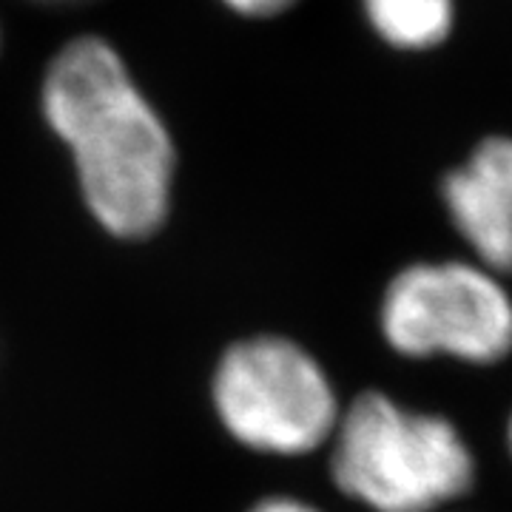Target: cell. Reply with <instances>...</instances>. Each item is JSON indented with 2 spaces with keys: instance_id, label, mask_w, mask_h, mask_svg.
<instances>
[{
  "instance_id": "cell-1",
  "label": "cell",
  "mask_w": 512,
  "mask_h": 512,
  "mask_svg": "<svg viewBox=\"0 0 512 512\" xmlns=\"http://www.w3.org/2000/svg\"><path fill=\"white\" fill-rule=\"evenodd\" d=\"M37 97L97 225L117 239L157 234L171 211L177 146L120 49L100 35L66 40Z\"/></svg>"
},
{
  "instance_id": "cell-7",
  "label": "cell",
  "mask_w": 512,
  "mask_h": 512,
  "mask_svg": "<svg viewBox=\"0 0 512 512\" xmlns=\"http://www.w3.org/2000/svg\"><path fill=\"white\" fill-rule=\"evenodd\" d=\"M228 12L245 20H268L285 15L299 0H220Z\"/></svg>"
},
{
  "instance_id": "cell-11",
  "label": "cell",
  "mask_w": 512,
  "mask_h": 512,
  "mask_svg": "<svg viewBox=\"0 0 512 512\" xmlns=\"http://www.w3.org/2000/svg\"><path fill=\"white\" fill-rule=\"evenodd\" d=\"M0 46H3V32H0Z\"/></svg>"
},
{
  "instance_id": "cell-8",
  "label": "cell",
  "mask_w": 512,
  "mask_h": 512,
  "mask_svg": "<svg viewBox=\"0 0 512 512\" xmlns=\"http://www.w3.org/2000/svg\"><path fill=\"white\" fill-rule=\"evenodd\" d=\"M251 512H322L319 507H313L302 498H291V495H271V498H262L259 504L251 507Z\"/></svg>"
},
{
  "instance_id": "cell-6",
  "label": "cell",
  "mask_w": 512,
  "mask_h": 512,
  "mask_svg": "<svg viewBox=\"0 0 512 512\" xmlns=\"http://www.w3.org/2000/svg\"><path fill=\"white\" fill-rule=\"evenodd\" d=\"M367 20L396 49H433L453 29V0H362Z\"/></svg>"
},
{
  "instance_id": "cell-2",
  "label": "cell",
  "mask_w": 512,
  "mask_h": 512,
  "mask_svg": "<svg viewBox=\"0 0 512 512\" xmlns=\"http://www.w3.org/2000/svg\"><path fill=\"white\" fill-rule=\"evenodd\" d=\"M330 478L373 512H441L476 487L478 461L456 421L367 390L342 407Z\"/></svg>"
},
{
  "instance_id": "cell-9",
  "label": "cell",
  "mask_w": 512,
  "mask_h": 512,
  "mask_svg": "<svg viewBox=\"0 0 512 512\" xmlns=\"http://www.w3.org/2000/svg\"><path fill=\"white\" fill-rule=\"evenodd\" d=\"M32 3H43V6H74V3H86V0H32Z\"/></svg>"
},
{
  "instance_id": "cell-3",
  "label": "cell",
  "mask_w": 512,
  "mask_h": 512,
  "mask_svg": "<svg viewBox=\"0 0 512 512\" xmlns=\"http://www.w3.org/2000/svg\"><path fill=\"white\" fill-rule=\"evenodd\" d=\"M211 396L222 427L268 456H308L325 447L342 416L325 367L282 336H254L225 350Z\"/></svg>"
},
{
  "instance_id": "cell-5",
  "label": "cell",
  "mask_w": 512,
  "mask_h": 512,
  "mask_svg": "<svg viewBox=\"0 0 512 512\" xmlns=\"http://www.w3.org/2000/svg\"><path fill=\"white\" fill-rule=\"evenodd\" d=\"M441 200L473 262L512 276V140L490 137L441 183Z\"/></svg>"
},
{
  "instance_id": "cell-4",
  "label": "cell",
  "mask_w": 512,
  "mask_h": 512,
  "mask_svg": "<svg viewBox=\"0 0 512 512\" xmlns=\"http://www.w3.org/2000/svg\"><path fill=\"white\" fill-rule=\"evenodd\" d=\"M379 328L404 359L501 365L512 353V293L473 259L413 262L384 288Z\"/></svg>"
},
{
  "instance_id": "cell-10",
  "label": "cell",
  "mask_w": 512,
  "mask_h": 512,
  "mask_svg": "<svg viewBox=\"0 0 512 512\" xmlns=\"http://www.w3.org/2000/svg\"><path fill=\"white\" fill-rule=\"evenodd\" d=\"M504 439H507V450H510V458H512V413H510V419H507V433H504Z\"/></svg>"
}]
</instances>
